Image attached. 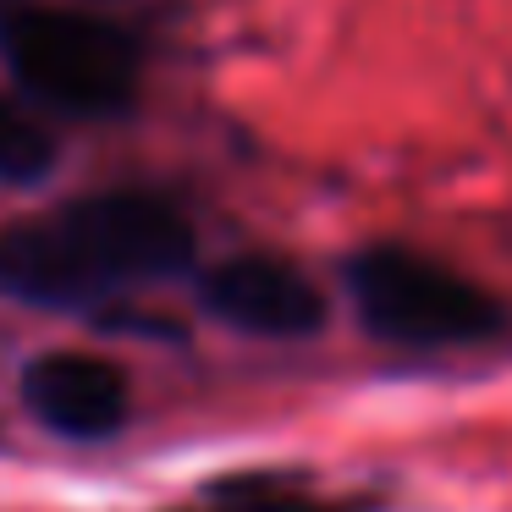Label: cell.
Instances as JSON below:
<instances>
[{
	"label": "cell",
	"instance_id": "52a82bcc",
	"mask_svg": "<svg viewBox=\"0 0 512 512\" xmlns=\"http://www.w3.org/2000/svg\"><path fill=\"white\" fill-rule=\"evenodd\" d=\"M215 512H336V507L287 496V490H265V496H254V501H232V507H215Z\"/></svg>",
	"mask_w": 512,
	"mask_h": 512
},
{
	"label": "cell",
	"instance_id": "5b68a950",
	"mask_svg": "<svg viewBox=\"0 0 512 512\" xmlns=\"http://www.w3.org/2000/svg\"><path fill=\"white\" fill-rule=\"evenodd\" d=\"M23 402L67 441H105L127 419V375L100 353H45L23 369Z\"/></svg>",
	"mask_w": 512,
	"mask_h": 512
},
{
	"label": "cell",
	"instance_id": "6da1fadb",
	"mask_svg": "<svg viewBox=\"0 0 512 512\" xmlns=\"http://www.w3.org/2000/svg\"><path fill=\"white\" fill-rule=\"evenodd\" d=\"M193 265V226L155 193H94L0 232V292L39 309H83L116 287Z\"/></svg>",
	"mask_w": 512,
	"mask_h": 512
},
{
	"label": "cell",
	"instance_id": "7a4b0ae2",
	"mask_svg": "<svg viewBox=\"0 0 512 512\" xmlns=\"http://www.w3.org/2000/svg\"><path fill=\"white\" fill-rule=\"evenodd\" d=\"M0 56L23 89L72 116H116L138 94V45L89 12L17 6L0 17Z\"/></svg>",
	"mask_w": 512,
	"mask_h": 512
},
{
	"label": "cell",
	"instance_id": "8992f818",
	"mask_svg": "<svg viewBox=\"0 0 512 512\" xmlns=\"http://www.w3.org/2000/svg\"><path fill=\"white\" fill-rule=\"evenodd\" d=\"M50 166H56V138H50L17 100L0 94V182L28 188V182L50 177Z\"/></svg>",
	"mask_w": 512,
	"mask_h": 512
},
{
	"label": "cell",
	"instance_id": "3957f363",
	"mask_svg": "<svg viewBox=\"0 0 512 512\" xmlns=\"http://www.w3.org/2000/svg\"><path fill=\"white\" fill-rule=\"evenodd\" d=\"M347 287L364 325L386 342L446 347L479 342L501 325V309L468 276L413 254V248H369L347 265Z\"/></svg>",
	"mask_w": 512,
	"mask_h": 512
},
{
	"label": "cell",
	"instance_id": "277c9868",
	"mask_svg": "<svg viewBox=\"0 0 512 512\" xmlns=\"http://www.w3.org/2000/svg\"><path fill=\"white\" fill-rule=\"evenodd\" d=\"M204 309L248 336H309L325 325V298L298 265L270 254L226 259L204 276Z\"/></svg>",
	"mask_w": 512,
	"mask_h": 512
}]
</instances>
